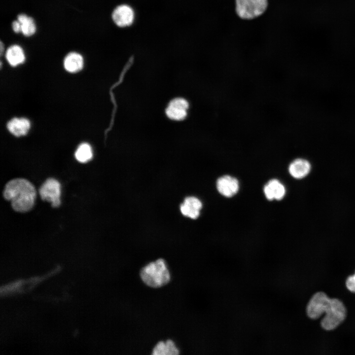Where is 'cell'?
I'll return each instance as SVG.
<instances>
[{
	"label": "cell",
	"mask_w": 355,
	"mask_h": 355,
	"mask_svg": "<svg viewBox=\"0 0 355 355\" xmlns=\"http://www.w3.org/2000/svg\"><path fill=\"white\" fill-rule=\"evenodd\" d=\"M202 207L201 201L195 197H187L180 206L183 215L192 219L197 218L200 215Z\"/></svg>",
	"instance_id": "7c38bea8"
},
{
	"label": "cell",
	"mask_w": 355,
	"mask_h": 355,
	"mask_svg": "<svg viewBox=\"0 0 355 355\" xmlns=\"http://www.w3.org/2000/svg\"><path fill=\"white\" fill-rule=\"evenodd\" d=\"M111 16L113 23L117 27L125 28L133 24L136 14L132 6L127 3H122L113 9Z\"/></svg>",
	"instance_id": "5b68a950"
},
{
	"label": "cell",
	"mask_w": 355,
	"mask_h": 355,
	"mask_svg": "<svg viewBox=\"0 0 355 355\" xmlns=\"http://www.w3.org/2000/svg\"><path fill=\"white\" fill-rule=\"evenodd\" d=\"M238 15L244 19H251L262 15L267 9V0H236Z\"/></svg>",
	"instance_id": "277c9868"
},
{
	"label": "cell",
	"mask_w": 355,
	"mask_h": 355,
	"mask_svg": "<svg viewBox=\"0 0 355 355\" xmlns=\"http://www.w3.org/2000/svg\"><path fill=\"white\" fill-rule=\"evenodd\" d=\"M140 277L147 286L159 288L170 281V273L165 261L158 259L145 265L140 271Z\"/></svg>",
	"instance_id": "7a4b0ae2"
},
{
	"label": "cell",
	"mask_w": 355,
	"mask_h": 355,
	"mask_svg": "<svg viewBox=\"0 0 355 355\" xmlns=\"http://www.w3.org/2000/svg\"><path fill=\"white\" fill-rule=\"evenodd\" d=\"M5 57L8 63L13 67L22 64L25 60L24 51L18 44L12 45L8 48Z\"/></svg>",
	"instance_id": "9a60e30c"
},
{
	"label": "cell",
	"mask_w": 355,
	"mask_h": 355,
	"mask_svg": "<svg viewBox=\"0 0 355 355\" xmlns=\"http://www.w3.org/2000/svg\"><path fill=\"white\" fill-rule=\"evenodd\" d=\"M17 20L21 24V33L25 36H31L36 31L34 19L27 15L21 13L17 16Z\"/></svg>",
	"instance_id": "e0dca14e"
},
{
	"label": "cell",
	"mask_w": 355,
	"mask_h": 355,
	"mask_svg": "<svg viewBox=\"0 0 355 355\" xmlns=\"http://www.w3.org/2000/svg\"><path fill=\"white\" fill-rule=\"evenodd\" d=\"M346 284L350 291L355 292V274L348 278Z\"/></svg>",
	"instance_id": "d6986e66"
},
{
	"label": "cell",
	"mask_w": 355,
	"mask_h": 355,
	"mask_svg": "<svg viewBox=\"0 0 355 355\" xmlns=\"http://www.w3.org/2000/svg\"><path fill=\"white\" fill-rule=\"evenodd\" d=\"M12 28L15 33H21V24L17 20L13 21L12 23Z\"/></svg>",
	"instance_id": "ffe728a7"
},
{
	"label": "cell",
	"mask_w": 355,
	"mask_h": 355,
	"mask_svg": "<svg viewBox=\"0 0 355 355\" xmlns=\"http://www.w3.org/2000/svg\"><path fill=\"white\" fill-rule=\"evenodd\" d=\"M64 66L70 72L75 73L80 71L83 66V58L81 55L75 52L68 54L64 60Z\"/></svg>",
	"instance_id": "5bb4252c"
},
{
	"label": "cell",
	"mask_w": 355,
	"mask_h": 355,
	"mask_svg": "<svg viewBox=\"0 0 355 355\" xmlns=\"http://www.w3.org/2000/svg\"><path fill=\"white\" fill-rule=\"evenodd\" d=\"M324 313L325 315L321 321V325L323 329L331 330L336 328L345 320L346 310L340 300L332 298Z\"/></svg>",
	"instance_id": "3957f363"
},
{
	"label": "cell",
	"mask_w": 355,
	"mask_h": 355,
	"mask_svg": "<svg viewBox=\"0 0 355 355\" xmlns=\"http://www.w3.org/2000/svg\"><path fill=\"white\" fill-rule=\"evenodd\" d=\"M36 195L34 185L27 179L22 178L9 181L3 191L4 199L11 202L14 210L20 213L28 212L33 208Z\"/></svg>",
	"instance_id": "6da1fadb"
},
{
	"label": "cell",
	"mask_w": 355,
	"mask_h": 355,
	"mask_svg": "<svg viewBox=\"0 0 355 355\" xmlns=\"http://www.w3.org/2000/svg\"><path fill=\"white\" fill-rule=\"evenodd\" d=\"M93 156L91 147L87 143L79 145L75 152L76 159L79 162L86 163L90 161Z\"/></svg>",
	"instance_id": "ac0fdd59"
},
{
	"label": "cell",
	"mask_w": 355,
	"mask_h": 355,
	"mask_svg": "<svg viewBox=\"0 0 355 355\" xmlns=\"http://www.w3.org/2000/svg\"><path fill=\"white\" fill-rule=\"evenodd\" d=\"M263 191L266 198L270 201L281 200L286 193L284 185L277 179L270 180L265 185Z\"/></svg>",
	"instance_id": "8fae6325"
},
{
	"label": "cell",
	"mask_w": 355,
	"mask_h": 355,
	"mask_svg": "<svg viewBox=\"0 0 355 355\" xmlns=\"http://www.w3.org/2000/svg\"><path fill=\"white\" fill-rule=\"evenodd\" d=\"M39 193L41 199L50 202L52 207L57 208L60 205L61 184L56 179H47L40 186Z\"/></svg>",
	"instance_id": "8992f818"
},
{
	"label": "cell",
	"mask_w": 355,
	"mask_h": 355,
	"mask_svg": "<svg viewBox=\"0 0 355 355\" xmlns=\"http://www.w3.org/2000/svg\"><path fill=\"white\" fill-rule=\"evenodd\" d=\"M312 168V165L309 160L304 158H297L290 162L288 171L292 178L301 179L310 174Z\"/></svg>",
	"instance_id": "9c48e42d"
},
{
	"label": "cell",
	"mask_w": 355,
	"mask_h": 355,
	"mask_svg": "<svg viewBox=\"0 0 355 355\" xmlns=\"http://www.w3.org/2000/svg\"><path fill=\"white\" fill-rule=\"evenodd\" d=\"M189 106V103L186 99L182 98H175L169 103L166 109V115L172 120H182L187 115Z\"/></svg>",
	"instance_id": "ba28073f"
},
{
	"label": "cell",
	"mask_w": 355,
	"mask_h": 355,
	"mask_svg": "<svg viewBox=\"0 0 355 355\" xmlns=\"http://www.w3.org/2000/svg\"><path fill=\"white\" fill-rule=\"evenodd\" d=\"M179 353V351L175 342L170 339L159 342L152 351L153 355H177Z\"/></svg>",
	"instance_id": "2e32d148"
},
{
	"label": "cell",
	"mask_w": 355,
	"mask_h": 355,
	"mask_svg": "<svg viewBox=\"0 0 355 355\" xmlns=\"http://www.w3.org/2000/svg\"><path fill=\"white\" fill-rule=\"evenodd\" d=\"M216 187L220 194L226 197H231L238 192L239 189V181L234 177L224 175L217 179Z\"/></svg>",
	"instance_id": "30bf717a"
},
{
	"label": "cell",
	"mask_w": 355,
	"mask_h": 355,
	"mask_svg": "<svg viewBox=\"0 0 355 355\" xmlns=\"http://www.w3.org/2000/svg\"><path fill=\"white\" fill-rule=\"evenodd\" d=\"M330 299L323 292L315 293L308 303L307 307L308 316L312 319L320 318L325 312Z\"/></svg>",
	"instance_id": "52a82bcc"
},
{
	"label": "cell",
	"mask_w": 355,
	"mask_h": 355,
	"mask_svg": "<svg viewBox=\"0 0 355 355\" xmlns=\"http://www.w3.org/2000/svg\"><path fill=\"white\" fill-rule=\"evenodd\" d=\"M7 128L11 134L20 137L28 133L30 128V123L24 118H14L8 122Z\"/></svg>",
	"instance_id": "4fadbf2b"
}]
</instances>
